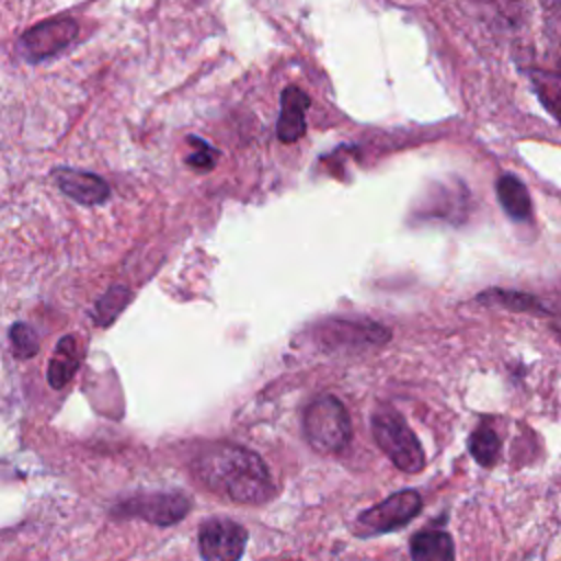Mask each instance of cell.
Returning <instances> with one entry per match:
<instances>
[{
  "mask_svg": "<svg viewBox=\"0 0 561 561\" xmlns=\"http://www.w3.org/2000/svg\"><path fill=\"white\" fill-rule=\"evenodd\" d=\"M421 506V495L414 489L397 491L379 504L366 508L355 522V533L362 537H373L403 528L412 517L419 515Z\"/></svg>",
  "mask_w": 561,
  "mask_h": 561,
  "instance_id": "obj_5",
  "label": "cell"
},
{
  "mask_svg": "<svg viewBox=\"0 0 561 561\" xmlns=\"http://www.w3.org/2000/svg\"><path fill=\"white\" fill-rule=\"evenodd\" d=\"M199 552L208 561H237L248 543V533L232 519H208L202 524Z\"/></svg>",
  "mask_w": 561,
  "mask_h": 561,
  "instance_id": "obj_7",
  "label": "cell"
},
{
  "mask_svg": "<svg viewBox=\"0 0 561 561\" xmlns=\"http://www.w3.org/2000/svg\"><path fill=\"white\" fill-rule=\"evenodd\" d=\"M191 502L182 493H140L114 506L118 517H140L153 526H173L186 517Z\"/></svg>",
  "mask_w": 561,
  "mask_h": 561,
  "instance_id": "obj_6",
  "label": "cell"
},
{
  "mask_svg": "<svg viewBox=\"0 0 561 561\" xmlns=\"http://www.w3.org/2000/svg\"><path fill=\"white\" fill-rule=\"evenodd\" d=\"M373 436L379 449L405 473H416L425 467V454L408 427V423L392 410H381L373 416Z\"/></svg>",
  "mask_w": 561,
  "mask_h": 561,
  "instance_id": "obj_4",
  "label": "cell"
},
{
  "mask_svg": "<svg viewBox=\"0 0 561 561\" xmlns=\"http://www.w3.org/2000/svg\"><path fill=\"white\" fill-rule=\"evenodd\" d=\"M302 430L309 445L320 454L342 451L353 432L344 403L333 394H320L307 405Z\"/></svg>",
  "mask_w": 561,
  "mask_h": 561,
  "instance_id": "obj_3",
  "label": "cell"
},
{
  "mask_svg": "<svg viewBox=\"0 0 561 561\" xmlns=\"http://www.w3.org/2000/svg\"><path fill=\"white\" fill-rule=\"evenodd\" d=\"M543 50L530 77L539 99L561 121V2L552 0L543 9Z\"/></svg>",
  "mask_w": 561,
  "mask_h": 561,
  "instance_id": "obj_2",
  "label": "cell"
},
{
  "mask_svg": "<svg viewBox=\"0 0 561 561\" xmlns=\"http://www.w3.org/2000/svg\"><path fill=\"white\" fill-rule=\"evenodd\" d=\"M79 368V346H77V340L72 335H64L57 346H55V353L48 362V383L53 388H64L77 373Z\"/></svg>",
  "mask_w": 561,
  "mask_h": 561,
  "instance_id": "obj_12",
  "label": "cell"
},
{
  "mask_svg": "<svg viewBox=\"0 0 561 561\" xmlns=\"http://www.w3.org/2000/svg\"><path fill=\"white\" fill-rule=\"evenodd\" d=\"M53 178L64 195H68L70 199L83 206L101 204L110 195V186L105 184V180H101L96 173H90V171L59 167L53 171Z\"/></svg>",
  "mask_w": 561,
  "mask_h": 561,
  "instance_id": "obj_9",
  "label": "cell"
},
{
  "mask_svg": "<svg viewBox=\"0 0 561 561\" xmlns=\"http://www.w3.org/2000/svg\"><path fill=\"white\" fill-rule=\"evenodd\" d=\"M495 191H497V202L502 204L504 213L511 219L528 221L533 217V202L522 180L513 175H502L495 184Z\"/></svg>",
  "mask_w": 561,
  "mask_h": 561,
  "instance_id": "obj_11",
  "label": "cell"
},
{
  "mask_svg": "<svg viewBox=\"0 0 561 561\" xmlns=\"http://www.w3.org/2000/svg\"><path fill=\"white\" fill-rule=\"evenodd\" d=\"M129 298H131V291H129L127 287H123V285L110 287V289L101 296V300L96 302V307H94V322H96L99 327L112 324V322L116 320V316L127 307Z\"/></svg>",
  "mask_w": 561,
  "mask_h": 561,
  "instance_id": "obj_15",
  "label": "cell"
},
{
  "mask_svg": "<svg viewBox=\"0 0 561 561\" xmlns=\"http://www.w3.org/2000/svg\"><path fill=\"white\" fill-rule=\"evenodd\" d=\"M410 554L419 561H430V559H438V561H447L454 559V541L447 533L443 530H425L412 537L410 541Z\"/></svg>",
  "mask_w": 561,
  "mask_h": 561,
  "instance_id": "obj_13",
  "label": "cell"
},
{
  "mask_svg": "<svg viewBox=\"0 0 561 561\" xmlns=\"http://www.w3.org/2000/svg\"><path fill=\"white\" fill-rule=\"evenodd\" d=\"M469 451L478 465L491 467L500 456V436L489 425H480L469 438Z\"/></svg>",
  "mask_w": 561,
  "mask_h": 561,
  "instance_id": "obj_14",
  "label": "cell"
},
{
  "mask_svg": "<svg viewBox=\"0 0 561 561\" xmlns=\"http://www.w3.org/2000/svg\"><path fill=\"white\" fill-rule=\"evenodd\" d=\"M191 467L206 489L239 504H261L270 500L274 491L270 471L261 456L241 445H206L195 454Z\"/></svg>",
  "mask_w": 561,
  "mask_h": 561,
  "instance_id": "obj_1",
  "label": "cell"
},
{
  "mask_svg": "<svg viewBox=\"0 0 561 561\" xmlns=\"http://www.w3.org/2000/svg\"><path fill=\"white\" fill-rule=\"evenodd\" d=\"M309 107V96L298 85H287L280 96V116L276 125V136L283 142H296L305 136L307 123L305 112Z\"/></svg>",
  "mask_w": 561,
  "mask_h": 561,
  "instance_id": "obj_10",
  "label": "cell"
},
{
  "mask_svg": "<svg viewBox=\"0 0 561 561\" xmlns=\"http://www.w3.org/2000/svg\"><path fill=\"white\" fill-rule=\"evenodd\" d=\"M9 340H11V348H13L15 357H20V359L33 357L37 353V348H39L37 333L26 322H15L11 327V331H9Z\"/></svg>",
  "mask_w": 561,
  "mask_h": 561,
  "instance_id": "obj_16",
  "label": "cell"
},
{
  "mask_svg": "<svg viewBox=\"0 0 561 561\" xmlns=\"http://www.w3.org/2000/svg\"><path fill=\"white\" fill-rule=\"evenodd\" d=\"M188 145L195 147V151L188 153V158H186L188 167H193V169H197V171H208V169L215 167L217 156H219L217 149H213L208 142H204V140L197 138V136H191V138H188Z\"/></svg>",
  "mask_w": 561,
  "mask_h": 561,
  "instance_id": "obj_18",
  "label": "cell"
},
{
  "mask_svg": "<svg viewBox=\"0 0 561 561\" xmlns=\"http://www.w3.org/2000/svg\"><path fill=\"white\" fill-rule=\"evenodd\" d=\"M77 33H79V24L72 18H55L28 28L22 35L20 44L28 59L39 61L66 48L77 37Z\"/></svg>",
  "mask_w": 561,
  "mask_h": 561,
  "instance_id": "obj_8",
  "label": "cell"
},
{
  "mask_svg": "<svg viewBox=\"0 0 561 561\" xmlns=\"http://www.w3.org/2000/svg\"><path fill=\"white\" fill-rule=\"evenodd\" d=\"M491 296H478L480 300H495L504 307H511V309H517V311H530V309H539V302L533 298V296H526V294H517V291H504V289H493V291H486Z\"/></svg>",
  "mask_w": 561,
  "mask_h": 561,
  "instance_id": "obj_17",
  "label": "cell"
}]
</instances>
